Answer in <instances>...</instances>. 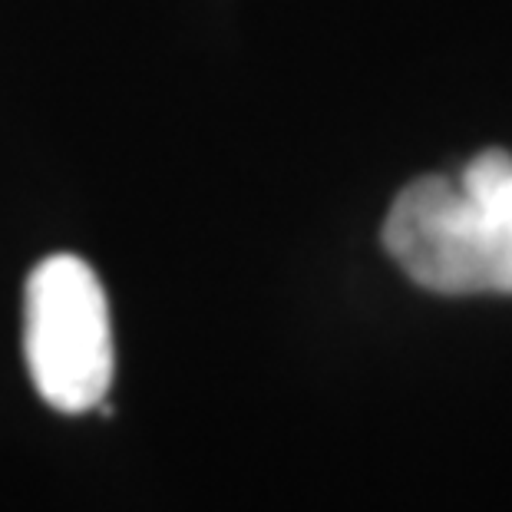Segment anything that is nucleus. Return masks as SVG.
<instances>
[{"label": "nucleus", "mask_w": 512, "mask_h": 512, "mask_svg": "<svg viewBox=\"0 0 512 512\" xmlns=\"http://www.w3.org/2000/svg\"><path fill=\"white\" fill-rule=\"evenodd\" d=\"M384 248L427 291L512 294V152L483 149L460 179H413L384 219Z\"/></svg>", "instance_id": "obj_1"}, {"label": "nucleus", "mask_w": 512, "mask_h": 512, "mask_svg": "<svg viewBox=\"0 0 512 512\" xmlns=\"http://www.w3.org/2000/svg\"><path fill=\"white\" fill-rule=\"evenodd\" d=\"M24 354L37 394L60 413L100 407L113 384L110 304L96 271L76 255H50L30 271Z\"/></svg>", "instance_id": "obj_2"}]
</instances>
